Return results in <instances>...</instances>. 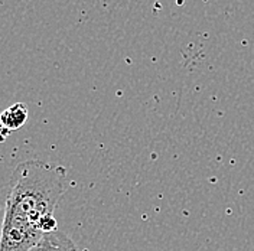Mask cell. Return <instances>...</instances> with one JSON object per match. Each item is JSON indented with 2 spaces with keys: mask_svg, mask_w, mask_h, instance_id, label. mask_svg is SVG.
Listing matches in <instances>:
<instances>
[{
  "mask_svg": "<svg viewBox=\"0 0 254 251\" xmlns=\"http://www.w3.org/2000/svg\"><path fill=\"white\" fill-rule=\"evenodd\" d=\"M4 215L48 234L58 230L54 211L66 190V169L42 160L20 162L12 175Z\"/></svg>",
  "mask_w": 254,
  "mask_h": 251,
  "instance_id": "1",
  "label": "cell"
},
{
  "mask_svg": "<svg viewBox=\"0 0 254 251\" xmlns=\"http://www.w3.org/2000/svg\"><path fill=\"white\" fill-rule=\"evenodd\" d=\"M44 237L31 224L4 215L0 233V251H31Z\"/></svg>",
  "mask_w": 254,
  "mask_h": 251,
  "instance_id": "2",
  "label": "cell"
},
{
  "mask_svg": "<svg viewBox=\"0 0 254 251\" xmlns=\"http://www.w3.org/2000/svg\"><path fill=\"white\" fill-rule=\"evenodd\" d=\"M31 251H88L79 249L78 246L65 233L57 230L54 233L44 234L39 243Z\"/></svg>",
  "mask_w": 254,
  "mask_h": 251,
  "instance_id": "3",
  "label": "cell"
},
{
  "mask_svg": "<svg viewBox=\"0 0 254 251\" xmlns=\"http://www.w3.org/2000/svg\"><path fill=\"white\" fill-rule=\"evenodd\" d=\"M28 120V107L23 103H16L0 114V125L10 133L19 130Z\"/></svg>",
  "mask_w": 254,
  "mask_h": 251,
  "instance_id": "4",
  "label": "cell"
}]
</instances>
